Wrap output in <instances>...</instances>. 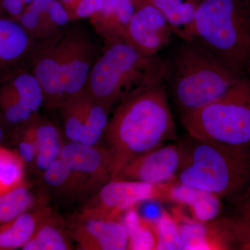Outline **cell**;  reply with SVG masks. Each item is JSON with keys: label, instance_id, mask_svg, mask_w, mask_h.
<instances>
[{"label": "cell", "instance_id": "cell-1", "mask_svg": "<svg viewBox=\"0 0 250 250\" xmlns=\"http://www.w3.org/2000/svg\"><path fill=\"white\" fill-rule=\"evenodd\" d=\"M103 40L89 22H71L57 34L36 39L27 62L42 87L44 108L56 111L85 89Z\"/></svg>", "mask_w": 250, "mask_h": 250}, {"label": "cell", "instance_id": "cell-2", "mask_svg": "<svg viewBox=\"0 0 250 250\" xmlns=\"http://www.w3.org/2000/svg\"><path fill=\"white\" fill-rule=\"evenodd\" d=\"M164 81L128 95L108 120L103 139L111 155L113 179L136 156L177 138Z\"/></svg>", "mask_w": 250, "mask_h": 250}, {"label": "cell", "instance_id": "cell-3", "mask_svg": "<svg viewBox=\"0 0 250 250\" xmlns=\"http://www.w3.org/2000/svg\"><path fill=\"white\" fill-rule=\"evenodd\" d=\"M176 182L214 194L232 205L250 191V147L234 146L187 134Z\"/></svg>", "mask_w": 250, "mask_h": 250}, {"label": "cell", "instance_id": "cell-4", "mask_svg": "<svg viewBox=\"0 0 250 250\" xmlns=\"http://www.w3.org/2000/svg\"><path fill=\"white\" fill-rule=\"evenodd\" d=\"M196 39L182 40L166 59V91L179 114L202 107L242 80Z\"/></svg>", "mask_w": 250, "mask_h": 250}, {"label": "cell", "instance_id": "cell-5", "mask_svg": "<svg viewBox=\"0 0 250 250\" xmlns=\"http://www.w3.org/2000/svg\"><path fill=\"white\" fill-rule=\"evenodd\" d=\"M166 59L140 53L123 39L103 41L85 89L108 113L134 90L164 80Z\"/></svg>", "mask_w": 250, "mask_h": 250}, {"label": "cell", "instance_id": "cell-6", "mask_svg": "<svg viewBox=\"0 0 250 250\" xmlns=\"http://www.w3.org/2000/svg\"><path fill=\"white\" fill-rule=\"evenodd\" d=\"M194 39L250 79V0H199Z\"/></svg>", "mask_w": 250, "mask_h": 250}, {"label": "cell", "instance_id": "cell-7", "mask_svg": "<svg viewBox=\"0 0 250 250\" xmlns=\"http://www.w3.org/2000/svg\"><path fill=\"white\" fill-rule=\"evenodd\" d=\"M188 134L234 146L250 147V79L243 78L221 97L180 113Z\"/></svg>", "mask_w": 250, "mask_h": 250}, {"label": "cell", "instance_id": "cell-8", "mask_svg": "<svg viewBox=\"0 0 250 250\" xmlns=\"http://www.w3.org/2000/svg\"><path fill=\"white\" fill-rule=\"evenodd\" d=\"M44 104L42 87L27 63L0 76V123L4 132L14 134Z\"/></svg>", "mask_w": 250, "mask_h": 250}, {"label": "cell", "instance_id": "cell-9", "mask_svg": "<svg viewBox=\"0 0 250 250\" xmlns=\"http://www.w3.org/2000/svg\"><path fill=\"white\" fill-rule=\"evenodd\" d=\"M168 186L111 179L85 200L77 218H121L125 211L141 202L165 197Z\"/></svg>", "mask_w": 250, "mask_h": 250}, {"label": "cell", "instance_id": "cell-10", "mask_svg": "<svg viewBox=\"0 0 250 250\" xmlns=\"http://www.w3.org/2000/svg\"><path fill=\"white\" fill-rule=\"evenodd\" d=\"M59 157L75 174L85 200L113 179L111 155L103 146L68 141L64 144Z\"/></svg>", "mask_w": 250, "mask_h": 250}, {"label": "cell", "instance_id": "cell-11", "mask_svg": "<svg viewBox=\"0 0 250 250\" xmlns=\"http://www.w3.org/2000/svg\"><path fill=\"white\" fill-rule=\"evenodd\" d=\"M134 2V14L123 39L143 55H158L170 42L173 31L159 10L147 0Z\"/></svg>", "mask_w": 250, "mask_h": 250}, {"label": "cell", "instance_id": "cell-12", "mask_svg": "<svg viewBox=\"0 0 250 250\" xmlns=\"http://www.w3.org/2000/svg\"><path fill=\"white\" fill-rule=\"evenodd\" d=\"M182 154L177 144H163L131 159L114 179L163 184L175 180L182 164Z\"/></svg>", "mask_w": 250, "mask_h": 250}, {"label": "cell", "instance_id": "cell-13", "mask_svg": "<svg viewBox=\"0 0 250 250\" xmlns=\"http://www.w3.org/2000/svg\"><path fill=\"white\" fill-rule=\"evenodd\" d=\"M67 233L80 250H128L129 238L121 218L76 217Z\"/></svg>", "mask_w": 250, "mask_h": 250}, {"label": "cell", "instance_id": "cell-14", "mask_svg": "<svg viewBox=\"0 0 250 250\" xmlns=\"http://www.w3.org/2000/svg\"><path fill=\"white\" fill-rule=\"evenodd\" d=\"M19 22L34 39H43L57 34L71 21L60 0H33Z\"/></svg>", "mask_w": 250, "mask_h": 250}, {"label": "cell", "instance_id": "cell-15", "mask_svg": "<svg viewBox=\"0 0 250 250\" xmlns=\"http://www.w3.org/2000/svg\"><path fill=\"white\" fill-rule=\"evenodd\" d=\"M36 41L21 23L0 16V76L27 63Z\"/></svg>", "mask_w": 250, "mask_h": 250}, {"label": "cell", "instance_id": "cell-16", "mask_svg": "<svg viewBox=\"0 0 250 250\" xmlns=\"http://www.w3.org/2000/svg\"><path fill=\"white\" fill-rule=\"evenodd\" d=\"M178 225L183 250L236 249L231 234L218 218L208 222L185 219Z\"/></svg>", "mask_w": 250, "mask_h": 250}, {"label": "cell", "instance_id": "cell-17", "mask_svg": "<svg viewBox=\"0 0 250 250\" xmlns=\"http://www.w3.org/2000/svg\"><path fill=\"white\" fill-rule=\"evenodd\" d=\"M52 215L49 207L36 206L3 224L0 226V250L22 249Z\"/></svg>", "mask_w": 250, "mask_h": 250}, {"label": "cell", "instance_id": "cell-18", "mask_svg": "<svg viewBox=\"0 0 250 250\" xmlns=\"http://www.w3.org/2000/svg\"><path fill=\"white\" fill-rule=\"evenodd\" d=\"M134 9V0H104L101 9L88 22L103 41L123 39Z\"/></svg>", "mask_w": 250, "mask_h": 250}, {"label": "cell", "instance_id": "cell-19", "mask_svg": "<svg viewBox=\"0 0 250 250\" xmlns=\"http://www.w3.org/2000/svg\"><path fill=\"white\" fill-rule=\"evenodd\" d=\"M166 197L189 206L194 218L198 221L214 220L221 211L222 199L220 197L177 182L169 186Z\"/></svg>", "mask_w": 250, "mask_h": 250}, {"label": "cell", "instance_id": "cell-20", "mask_svg": "<svg viewBox=\"0 0 250 250\" xmlns=\"http://www.w3.org/2000/svg\"><path fill=\"white\" fill-rule=\"evenodd\" d=\"M163 15L174 35L194 39L193 25L199 0H147Z\"/></svg>", "mask_w": 250, "mask_h": 250}, {"label": "cell", "instance_id": "cell-21", "mask_svg": "<svg viewBox=\"0 0 250 250\" xmlns=\"http://www.w3.org/2000/svg\"><path fill=\"white\" fill-rule=\"evenodd\" d=\"M37 150L34 165L43 173L60 156L63 134L53 122L38 113L36 117Z\"/></svg>", "mask_w": 250, "mask_h": 250}, {"label": "cell", "instance_id": "cell-22", "mask_svg": "<svg viewBox=\"0 0 250 250\" xmlns=\"http://www.w3.org/2000/svg\"><path fill=\"white\" fill-rule=\"evenodd\" d=\"M95 101L90 94L84 89L68 99L56 111L60 116L62 132L67 141L79 142Z\"/></svg>", "mask_w": 250, "mask_h": 250}, {"label": "cell", "instance_id": "cell-23", "mask_svg": "<svg viewBox=\"0 0 250 250\" xmlns=\"http://www.w3.org/2000/svg\"><path fill=\"white\" fill-rule=\"evenodd\" d=\"M136 207L125 211L121 218L129 238L128 250H156L158 238L155 223L141 217Z\"/></svg>", "mask_w": 250, "mask_h": 250}, {"label": "cell", "instance_id": "cell-24", "mask_svg": "<svg viewBox=\"0 0 250 250\" xmlns=\"http://www.w3.org/2000/svg\"><path fill=\"white\" fill-rule=\"evenodd\" d=\"M42 175L45 184L59 196L69 200H83L75 174L62 158L54 161Z\"/></svg>", "mask_w": 250, "mask_h": 250}, {"label": "cell", "instance_id": "cell-25", "mask_svg": "<svg viewBox=\"0 0 250 250\" xmlns=\"http://www.w3.org/2000/svg\"><path fill=\"white\" fill-rule=\"evenodd\" d=\"M68 233L62 229L57 218L49 216L39 227L23 250H68L72 249Z\"/></svg>", "mask_w": 250, "mask_h": 250}, {"label": "cell", "instance_id": "cell-26", "mask_svg": "<svg viewBox=\"0 0 250 250\" xmlns=\"http://www.w3.org/2000/svg\"><path fill=\"white\" fill-rule=\"evenodd\" d=\"M233 205L232 214L218 220L232 236L236 249L250 250V191Z\"/></svg>", "mask_w": 250, "mask_h": 250}, {"label": "cell", "instance_id": "cell-27", "mask_svg": "<svg viewBox=\"0 0 250 250\" xmlns=\"http://www.w3.org/2000/svg\"><path fill=\"white\" fill-rule=\"evenodd\" d=\"M25 164L18 153L0 146V195L25 184Z\"/></svg>", "mask_w": 250, "mask_h": 250}, {"label": "cell", "instance_id": "cell-28", "mask_svg": "<svg viewBox=\"0 0 250 250\" xmlns=\"http://www.w3.org/2000/svg\"><path fill=\"white\" fill-rule=\"evenodd\" d=\"M36 200L27 184L0 195V226L36 207Z\"/></svg>", "mask_w": 250, "mask_h": 250}, {"label": "cell", "instance_id": "cell-29", "mask_svg": "<svg viewBox=\"0 0 250 250\" xmlns=\"http://www.w3.org/2000/svg\"><path fill=\"white\" fill-rule=\"evenodd\" d=\"M154 223L158 238L156 250H183L177 220L164 213Z\"/></svg>", "mask_w": 250, "mask_h": 250}, {"label": "cell", "instance_id": "cell-30", "mask_svg": "<svg viewBox=\"0 0 250 250\" xmlns=\"http://www.w3.org/2000/svg\"><path fill=\"white\" fill-rule=\"evenodd\" d=\"M36 116L37 114L12 135L18 141L16 152L25 164H34L35 160L37 150Z\"/></svg>", "mask_w": 250, "mask_h": 250}, {"label": "cell", "instance_id": "cell-31", "mask_svg": "<svg viewBox=\"0 0 250 250\" xmlns=\"http://www.w3.org/2000/svg\"><path fill=\"white\" fill-rule=\"evenodd\" d=\"M71 22L89 20L101 9L104 0H60Z\"/></svg>", "mask_w": 250, "mask_h": 250}, {"label": "cell", "instance_id": "cell-32", "mask_svg": "<svg viewBox=\"0 0 250 250\" xmlns=\"http://www.w3.org/2000/svg\"><path fill=\"white\" fill-rule=\"evenodd\" d=\"M25 8L23 0H0V16L19 22Z\"/></svg>", "mask_w": 250, "mask_h": 250}, {"label": "cell", "instance_id": "cell-33", "mask_svg": "<svg viewBox=\"0 0 250 250\" xmlns=\"http://www.w3.org/2000/svg\"><path fill=\"white\" fill-rule=\"evenodd\" d=\"M3 135H4V130H3L1 123H0V142H1V139H2Z\"/></svg>", "mask_w": 250, "mask_h": 250}, {"label": "cell", "instance_id": "cell-34", "mask_svg": "<svg viewBox=\"0 0 250 250\" xmlns=\"http://www.w3.org/2000/svg\"><path fill=\"white\" fill-rule=\"evenodd\" d=\"M23 1H24V4H25V5H26V7H27L28 5L30 4L31 1H33V0H23Z\"/></svg>", "mask_w": 250, "mask_h": 250}]
</instances>
